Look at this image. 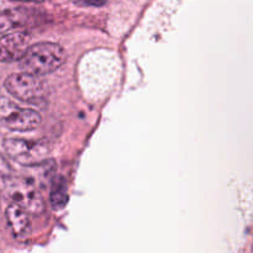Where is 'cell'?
I'll list each match as a JSON object with an SVG mask.
<instances>
[{"mask_svg":"<svg viewBox=\"0 0 253 253\" xmlns=\"http://www.w3.org/2000/svg\"><path fill=\"white\" fill-rule=\"evenodd\" d=\"M66 59L67 53L61 44L54 42H40L31 44L19 62L22 72L42 77L57 71Z\"/></svg>","mask_w":253,"mask_h":253,"instance_id":"6da1fadb","label":"cell"},{"mask_svg":"<svg viewBox=\"0 0 253 253\" xmlns=\"http://www.w3.org/2000/svg\"><path fill=\"white\" fill-rule=\"evenodd\" d=\"M7 93L14 98L34 105H44L47 103V88L40 77L21 72L7 77L4 82Z\"/></svg>","mask_w":253,"mask_h":253,"instance_id":"7a4b0ae2","label":"cell"},{"mask_svg":"<svg viewBox=\"0 0 253 253\" xmlns=\"http://www.w3.org/2000/svg\"><path fill=\"white\" fill-rule=\"evenodd\" d=\"M42 118L39 111L21 108L0 91V125L12 131L26 132L39 127Z\"/></svg>","mask_w":253,"mask_h":253,"instance_id":"3957f363","label":"cell"},{"mask_svg":"<svg viewBox=\"0 0 253 253\" xmlns=\"http://www.w3.org/2000/svg\"><path fill=\"white\" fill-rule=\"evenodd\" d=\"M4 150L11 160L22 166L36 167L47 161L49 155L48 143L25 138H5Z\"/></svg>","mask_w":253,"mask_h":253,"instance_id":"277c9868","label":"cell"},{"mask_svg":"<svg viewBox=\"0 0 253 253\" xmlns=\"http://www.w3.org/2000/svg\"><path fill=\"white\" fill-rule=\"evenodd\" d=\"M7 194L16 204L21 205L30 214H41L44 209V202L36 185L25 178H14L7 183Z\"/></svg>","mask_w":253,"mask_h":253,"instance_id":"5b68a950","label":"cell"},{"mask_svg":"<svg viewBox=\"0 0 253 253\" xmlns=\"http://www.w3.org/2000/svg\"><path fill=\"white\" fill-rule=\"evenodd\" d=\"M31 42V36L26 31H12L0 37V62L11 63L20 61L25 56Z\"/></svg>","mask_w":253,"mask_h":253,"instance_id":"8992f818","label":"cell"},{"mask_svg":"<svg viewBox=\"0 0 253 253\" xmlns=\"http://www.w3.org/2000/svg\"><path fill=\"white\" fill-rule=\"evenodd\" d=\"M40 12L30 7H10L0 11V34L5 35L36 22Z\"/></svg>","mask_w":253,"mask_h":253,"instance_id":"52a82bcc","label":"cell"},{"mask_svg":"<svg viewBox=\"0 0 253 253\" xmlns=\"http://www.w3.org/2000/svg\"><path fill=\"white\" fill-rule=\"evenodd\" d=\"M6 221L11 230L12 235L16 239L24 240L30 236L31 234V220H30V212L21 205L12 202L9 207L6 208Z\"/></svg>","mask_w":253,"mask_h":253,"instance_id":"ba28073f","label":"cell"},{"mask_svg":"<svg viewBox=\"0 0 253 253\" xmlns=\"http://www.w3.org/2000/svg\"><path fill=\"white\" fill-rule=\"evenodd\" d=\"M51 204L54 209H62L68 202V192H67L66 180L62 177H57L52 182L51 187Z\"/></svg>","mask_w":253,"mask_h":253,"instance_id":"9c48e42d","label":"cell"},{"mask_svg":"<svg viewBox=\"0 0 253 253\" xmlns=\"http://www.w3.org/2000/svg\"><path fill=\"white\" fill-rule=\"evenodd\" d=\"M74 2L85 6H101L106 2V0H73Z\"/></svg>","mask_w":253,"mask_h":253,"instance_id":"30bf717a","label":"cell"}]
</instances>
